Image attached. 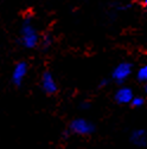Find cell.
Wrapping results in <instances>:
<instances>
[{
  "mask_svg": "<svg viewBox=\"0 0 147 149\" xmlns=\"http://www.w3.org/2000/svg\"><path fill=\"white\" fill-rule=\"evenodd\" d=\"M131 142L136 147H145L147 144V133L145 129H135L131 133L130 136Z\"/></svg>",
  "mask_w": 147,
  "mask_h": 149,
  "instance_id": "7",
  "label": "cell"
},
{
  "mask_svg": "<svg viewBox=\"0 0 147 149\" xmlns=\"http://www.w3.org/2000/svg\"><path fill=\"white\" fill-rule=\"evenodd\" d=\"M19 43L27 50H33L42 44V37L31 19H25L19 30Z\"/></svg>",
  "mask_w": 147,
  "mask_h": 149,
  "instance_id": "1",
  "label": "cell"
},
{
  "mask_svg": "<svg viewBox=\"0 0 147 149\" xmlns=\"http://www.w3.org/2000/svg\"><path fill=\"white\" fill-rule=\"evenodd\" d=\"M145 92H146V94H147V82L145 83Z\"/></svg>",
  "mask_w": 147,
  "mask_h": 149,
  "instance_id": "11",
  "label": "cell"
},
{
  "mask_svg": "<svg viewBox=\"0 0 147 149\" xmlns=\"http://www.w3.org/2000/svg\"><path fill=\"white\" fill-rule=\"evenodd\" d=\"M136 78L139 82H142V83H146L147 82V64L140 66L136 71Z\"/></svg>",
  "mask_w": 147,
  "mask_h": 149,
  "instance_id": "8",
  "label": "cell"
},
{
  "mask_svg": "<svg viewBox=\"0 0 147 149\" xmlns=\"http://www.w3.org/2000/svg\"><path fill=\"white\" fill-rule=\"evenodd\" d=\"M133 98H134V92H133L132 88H130V86H121L114 94V101L121 105L131 104Z\"/></svg>",
  "mask_w": 147,
  "mask_h": 149,
  "instance_id": "6",
  "label": "cell"
},
{
  "mask_svg": "<svg viewBox=\"0 0 147 149\" xmlns=\"http://www.w3.org/2000/svg\"><path fill=\"white\" fill-rule=\"evenodd\" d=\"M133 73V65L130 62H121L119 63L112 72V79L119 84L126 82L128 78L131 77Z\"/></svg>",
  "mask_w": 147,
  "mask_h": 149,
  "instance_id": "3",
  "label": "cell"
},
{
  "mask_svg": "<svg viewBox=\"0 0 147 149\" xmlns=\"http://www.w3.org/2000/svg\"><path fill=\"white\" fill-rule=\"evenodd\" d=\"M131 105L133 108H141L145 105V98L141 96H134L133 101L131 102Z\"/></svg>",
  "mask_w": 147,
  "mask_h": 149,
  "instance_id": "9",
  "label": "cell"
},
{
  "mask_svg": "<svg viewBox=\"0 0 147 149\" xmlns=\"http://www.w3.org/2000/svg\"><path fill=\"white\" fill-rule=\"evenodd\" d=\"M141 6L145 10V12L147 13V0H142V1H141Z\"/></svg>",
  "mask_w": 147,
  "mask_h": 149,
  "instance_id": "10",
  "label": "cell"
},
{
  "mask_svg": "<svg viewBox=\"0 0 147 149\" xmlns=\"http://www.w3.org/2000/svg\"><path fill=\"white\" fill-rule=\"evenodd\" d=\"M95 124L83 117H76L70 121L68 125V133L71 135H77V136H90L95 133Z\"/></svg>",
  "mask_w": 147,
  "mask_h": 149,
  "instance_id": "2",
  "label": "cell"
},
{
  "mask_svg": "<svg viewBox=\"0 0 147 149\" xmlns=\"http://www.w3.org/2000/svg\"><path fill=\"white\" fill-rule=\"evenodd\" d=\"M27 73H29V64L27 62L25 61H19V62H17L12 69V73H11V82L13 85L15 86H20L26 76H27Z\"/></svg>",
  "mask_w": 147,
  "mask_h": 149,
  "instance_id": "4",
  "label": "cell"
},
{
  "mask_svg": "<svg viewBox=\"0 0 147 149\" xmlns=\"http://www.w3.org/2000/svg\"><path fill=\"white\" fill-rule=\"evenodd\" d=\"M41 88L44 91V94L52 96L58 92V83L50 71H44L41 76Z\"/></svg>",
  "mask_w": 147,
  "mask_h": 149,
  "instance_id": "5",
  "label": "cell"
}]
</instances>
